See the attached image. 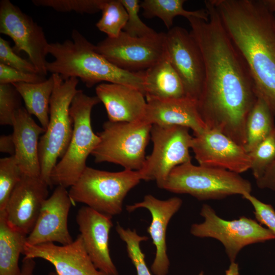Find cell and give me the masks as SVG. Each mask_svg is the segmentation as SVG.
I'll return each instance as SVG.
<instances>
[{
    "label": "cell",
    "mask_w": 275,
    "mask_h": 275,
    "mask_svg": "<svg viewBox=\"0 0 275 275\" xmlns=\"http://www.w3.org/2000/svg\"><path fill=\"white\" fill-rule=\"evenodd\" d=\"M204 4L208 20L187 19L205 64L198 111L208 129L221 132L244 148L246 120L258 98L254 82L214 6L210 0Z\"/></svg>",
    "instance_id": "1"
},
{
    "label": "cell",
    "mask_w": 275,
    "mask_h": 275,
    "mask_svg": "<svg viewBox=\"0 0 275 275\" xmlns=\"http://www.w3.org/2000/svg\"><path fill=\"white\" fill-rule=\"evenodd\" d=\"M253 78L257 98L275 116V15L262 0H211Z\"/></svg>",
    "instance_id": "2"
},
{
    "label": "cell",
    "mask_w": 275,
    "mask_h": 275,
    "mask_svg": "<svg viewBox=\"0 0 275 275\" xmlns=\"http://www.w3.org/2000/svg\"><path fill=\"white\" fill-rule=\"evenodd\" d=\"M71 38L49 43L48 53L54 60L47 62V72L59 74L64 80L77 78L89 88L104 81L126 85L144 94V71L130 72L114 65L96 52L95 45L76 29Z\"/></svg>",
    "instance_id": "3"
},
{
    "label": "cell",
    "mask_w": 275,
    "mask_h": 275,
    "mask_svg": "<svg viewBox=\"0 0 275 275\" xmlns=\"http://www.w3.org/2000/svg\"><path fill=\"white\" fill-rule=\"evenodd\" d=\"M100 102L97 96H88L81 90L74 96L70 107L72 134L65 154L51 172L52 186H72L87 167V159L100 141L92 129L91 120L93 107Z\"/></svg>",
    "instance_id": "4"
},
{
    "label": "cell",
    "mask_w": 275,
    "mask_h": 275,
    "mask_svg": "<svg viewBox=\"0 0 275 275\" xmlns=\"http://www.w3.org/2000/svg\"><path fill=\"white\" fill-rule=\"evenodd\" d=\"M54 88L49 104V120L39 143L40 177L52 186L51 172L65 154L71 141L73 121L70 115L72 101L78 91L79 79L71 77L64 80L58 74H52Z\"/></svg>",
    "instance_id": "5"
},
{
    "label": "cell",
    "mask_w": 275,
    "mask_h": 275,
    "mask_svg": "<svg viewBox=\"0 0 275 275\" xmlns=\"http://www.w3.org/2000/svg\"><path fill=\"white\" fill-rule=\"evenodd\" d=\"M162 189L188 194L199 200H216L251 193V183L239 174L226 170L193 164L191 161L175 167Z\"/></svg>",
    "instance_id": "6"
},
{
    "label": "cell",
    "mask_w": 275,
    "mask_h": 275,
    "mask_svg": "<svg viewBox=\"0 0 275 275\" xmlns=\"http://www.w3.org/2000/svg\"><path fill=\"white\" fill-rule=\"evenodd\" d=\"M142 180L139 171L111 172L87 167L68 193L73 205L84 203L113 216L121 213L126 196Z\"/></svg>",
    "instance_id": "7"
},
{
    "label": "cell",
    "mask_w": 275,
    "mask_h": 275,
    "mask_svg": "<svg viewBox=\"0 0 275 275\" xmlns=\"http://www.w3.org/2000/svg\"><path fill=\"white\" fill-rule=\"evenodd\" d=\"M152 126L141 121L105 122L103 130L97 133L99 142L91 153L95 162H111L125 170H140L146 160Z\"/></svg>",
    "instance_id": "8"
},
{
    "label": "cell",
    "mask_w": 275,
    "mask_h": 275,
    "mask_svg": "<svg viewBox=\"0 0 275 275\" xmlns=\"http://www.w3.org/2000/svg\"><path fill=\"white\" fill-rule=\"evenodd\" d=\"M200 215L202 223L194 224L190 232L200 238H212L221 242L231 262H235L245 246L275 239V236L256 220L244 216L229 221L219 217L209 205H203Z\"/></svg>",
    "instance_id": "9"
},
{
    "label": "cell",
    "mask_w": 275,
    "mask_h": 275,
    "mask_svg": "<svg viewBox=\"0 0 275 275\" xmlns=\"http://www.w3.org/2000/svg\"><path fill=\"white\" fill-rule=\"evenodd\" d=\"M189 128L181 126L152 125L153 149L139 170L142 180H155L162 188L170 172L177 166L191 161L193 137Z\"/></svg>",
    "instance_id": "10"
},
{
    "label": "cell",
    "mask_w": 275,
    "mask_h": 275,
    "mask_svg": "<svg viewBox=\"0 0 275 275\" xmlns=\"http://www.w3.org/2000/svg\"><path fill=\"white\" fill-rule=\"evenodd\" d=\"M95 49L121 69L143 72L166 56V33L136 38L122 31L117 38L107 37L98 42Z\"/></svg>",
    "instance_id": "11"
},
{
    "label": "cell",
    "mask_w": 275,
    "mask_h": 275,
    "mask_svg": "<svg viewBox=\"0 0 275 275\" xmlns=\"http://www.w3.org/2000/svg\"><path fill=\"white\" fill-rule=\"evenodd\" d=\"M0 33L12 39V48L17 54L25 52L38 74L46 76L49 43L43 30L9 0L0 1Z\"/></svg>",
    "instance_id": "12"
},
{
    "label": "cell",
    "mask_w": 275,
    "mask_h": 275,
    "mask_svg": "<svg viewBox=\"0 0 275 275\" xmlns=\"http://www.w3.org/2000/svg\"><path fill=\"white\" fill-rule=\"evenodd\" d=\"M169 59L180 76L186 96L198 100L205 79V64L196 41L184 28L174 26L166 33Z\"/></svg>",
    "instance_id": "13"
},
{
    "label": "cell",
    "mask_w": 275,
    "mask_h": 275,
    "mask_svg": "<svg viewBox=\"0 0 275 275\" xmlns=\"http://www.w3.org/2000/svg\"><path fill=\"white\" fill-rule=\"evenodd\" d=\"M194 135L191 149L199 164L239 174L251 169L249 154L221 132L208 128Z\"/></svg>",
    "instance_id": "14"
},
{
    "label": "cell",
    "mask_w": 275,
    "mask_h": 275,
    "mask_svg": "<svg viewBox=\"0 0 275 275\" xmlns=\"http://www.w3.org/2000/svg\"><path fill=\"white\" fill-rule=\"evenodd\" d=\"M49 187L40 176L23 174L4 210L10 225L28 235L35 225L44 202L48 198Z\"/></svg>",
    "instance_id": "15"
},
{
    "label": "cell",
    "mask_w": 275,
    "mask_h": 275,
    "mask_svg": "<svg viewBox=\"0 0 275 275\" xmlns=\"http://www.w3.org/2000/svg\"><path fill=\"white\" fill-rule=\"evenodd\" d=\"M72 205L66 188L57 186L51 196L44 202L26 242L36 245L56 242L66 245L73 242L68 228V217Z\"/></svg>",
    "instance_id": "16"
},
{
    "label": "cell",
    "mask_w": 275,
    "mask_h": 275,
    "mask_svg": "<svg viewBox=\"0 0 275 275\" xmlns=\"http://www.w3.org/2000/svg\"><path fill=\"white\" fill-rule=\"evenodd\" d=\"M112 219V216L87 206L81 207L76 216L85 249L96 267L104 275H118L109 249Z\"/></svg>",
    "instance_id": "17"
},
{
    "label": "cell",
    "mask_w": 275,
    "mask_h": 275,
    "mask_svg": "<svg viewBox=\"0 0 275 275\" xmlns=\"http://www.w3.org/2000/svg\"><path fill=\"white\" fill-rule=\"evenodd\" d=\"M22 254L25 258L48 261L58 275H104L92 262L80 234L66 245H58L53 242L31 245L26 242Z\"/></svg>",
    "instance_id": "18"
},
{
    "label": "cell",
    "mask_w": 275,
    "mask_h": 275,
    "mask_svg": "<svg viewBox=\"0 0 275 275\" xmlns=\"http://www.w3.org/2000/svg\"><path fill=\"white\" fill-rule=\"evenodd\" d=\"M182 200L174 197L167 200H159L151 195L145 196L142 201L127 205L131 212L139 208H146L151 213L152 219L147 232L156 248L155 256L151 266L154 275H167L170 261L167 254V229L169 222L181 208Z\"/></svg>",
    "instance_id": "19"
},
{
    "label": "cell",
    "mask_w": 275,
    "mask_h": 275,
    "mask_svg": "<svg viewBox=\"0 0 275 275\" xmlns=\"http://www.w3.org/2000/svg\"><path fill=\"white\" fill-rule=\"evenodd\" d=\"M146 100L145 111L139 121L151 125L183 126L191 129L194 135L208 129L200 115L196 100L187 97L168 100Z\"/></svg>",
    "instance_id": "20"
},
{
    "label": "cell",
    "mask_w": 275,
    "mask_h": 275,
    "mask_svg": "<svg viewBox=\"0 0 275 275\" xmlns=\"http://www.w3.org/2000/svg\"><path fill=\"white\" fill-rule=\"evenodd\" d=\"M12 126L15 146L14 156L18 165L23 174L40 176L39 143L40 135L46 130L34 121L23 106L16 112Z\"/></svg>",
    "instance_id": "21"
},
{
    "label": "cell",
    "mask_w": 275,
    "mask_h": 275,
    "mask_svg": "<svg viewBox=\"0 0 275 275\" xmlns=\"http://www.w3.org/2000/svg\"><path fill=\"white\" fill-rule=\"evenodd\" d=\"M95 92L105 106L108 121L134 122L142 119L147 101L140 90L124 85L108 82L98 85Z\"/></svg>",
    "instance_id": "22"
},
{
    "label": "cell",
    "mask_w": 275,
    "mask_h": 275,
    "mask_svg": "<svg viewBox=\"0 0 275 275\" xmlns=\"http://www.w3.org/2000/svg\"><path fill=\"white\" fill-rule=\"evenodd\" d=\"M144 90L146 98L168 100L186 97L183 82L168 53L144 72Z\"/></svg>",
    "instance_id": "23"
},
{
    "label": "cell",
    "mask_w": 275,
    "mask_h": 275,
    "mask_svg": "<svg viewBox=\"0 0 275 275\" xmlns=\"http://www.w3.org/2000/svg\"><path fill=\"white\" fill-rule=\"evenodd\" d=\"M28 235L8 223L5 211H0V275H19V258L23 252Z\"/></svg>",
    "instance_id": "24"
},
{
    "label": "cell",
    "mask_w": 275,
    "mask_h": 275,
    "mask_svg": "<svg viewBox=\"0 0 275 275\" xmlns=\"http://www.w3.org/2000/svg\"><path fill=\"white\" fill-rule=\"evenodd\" d=\"M15 87L30 115H34L41 126L45 130L49 120V104L54 88L52 75L44 81L39 83L16 82Z\"/></svg>",
    "instance_id": "25"
},
{
    "label": "cell",
    "mask_w": 275,
    "mask_h": 275,
    "mask_svg": "<svg viewBox=\"0 0 275 275\" xmlns=\"http://www.w3.org/2000/svg\"><path fill=\"white\" fill-rule=\"evenodd\" d=\"M185 0H144L140 6L143 15L147 18L157 17L164 23L168 29H171L175 17L182 16L187 19L191 17L208 20L209 14L205 9L187 11L183 8Z\"/></svg>",
    "instance_id": "26"
},
{
    "label": "cell",
    "mask_w": 275,
    "mask_h": 275,
    "mask_svg": "<svg viewBox=\"0 0 275 275\" xmlns=\"http://www.w3.org/2000/svg\"><path fill=\"white\" fill-rule=\"evenodd\" d=\"M274 115L266 103L258 98L246 122V144L249 153L263 141L274 128Z\"/></svg>",
    "instance_id": "27"
},
{
    "label": "cell",
    "mask_w": 275,
    "mask_h": 275,
    "mask_svg": "<svg viewBox=\"0 0 275 275\" xmlns=\"http://www.w3.org/2000/svg\"><path fill=\"white\" fill-rule=\"evenodd\" d=\"M102 16L96 26L107 37L119 36L128 19V14L120 0H105L101 9Z\"/></svg>",
    "instance_id": "28"
},
{
    "label": "cell",
    "mask_w": 275,
    "mask_h": 275,
    "mask_svg": "<svg viewBox=\"0 0 275 275\" xmlns=\"http://www.w3.org/2000/svg\"><path fill=\"white\" fill-rule=\"evenodd\" d=\"M116 230L121 239L126 245L128 257L134 265L137 275H152L145 261V256L141 248V243L147 241L148 237L141 236L135 230L125 229L117 224Z\"/></svg>",
    "instance_id": "29"
},
{
    "label": "cell",
    "mask_w": 275,
    "mask_h": 275,
    "mask_svg": "<svg viewBox=\"0 0 275 275\" xmlns=\"http://www.w3.org/2000/svg\"><path fill=\"white\" fill-rule=\"evenodd\" d=\"M23 174L14 156L0 159V211L4 210Z\"/></svg>",
    "instance_id": "30"
},
{
    "label": "cell",
    "mask_w": 275,
    "mask_h": 275,
    "mask_svg": "<svg viewBox=\"0 0 275 275\" xmlns=\"http://www.w3.org/2000/svg\"><path fill=\"white\" fill-rule=\"evenodd\" d=\"M249 154L251 159L250 169L257 180L275 160V126L270 134Z\"/></svg>",
    "instance_id": "31"
},
{
    "label": "cell",
    "mask_w": 275,
    "mask_h": 275,
    "mask_svg": "<svg viewBox=\"0 0 275 275\" xmlns=\"http://www.w3.org/2000/svg\"><path fill=\"white\" fill-rule=\"evenodd\" d=\"M105 0H32L36 6L51 8L56 11L94 14L101 11Z\"/></svg>",
    "instance_id": "32"
},
{
    "label": "cell",
    "mask_w": 275,
    "mask_h": 275,
    "mask_svg": "<svg viewBox=\"0 0 275 275\" xmlns=\"http://www.w3.org/2000/svg\"><path fill=\"white\" fill-rule=\"evenodd\" d=\"M21 99L12 84H0L1 125H13L16 112L22 107Z\"/></svg>",
    "instance_id": "33"
},
{
    "label": "cell",
    "mask_w": 275,
    "mask_h": 275,
    "mask_svg": "<svg viewBox=\"0 0 275 275\" xmlns=\"http://www.w3.org/2000/svg\"><path fill=\"white\" fill-rule=\"evenodd\" d=\"M128 14V19L124 31L132 37L141 38L154 35L157 33L145 24L139 16L141 8L139 0H120Z\"/></svg>",
    "instance_id": "34"
},
{
    "label": "cell",
    "mask_w": 275,
    "mask_h": 275,
    "mask_svg": "<svg viewBox=\"0 0 275 275\" xmlns=\"http://www.w3.org/2000/svg\"><path fill=\"white\" fill-rule=\"evenodd\" d=\"M0 63L25 73L38 74L34 65L18 55L9 42L2 37L0 38Z\"/></svg>",
    "instance_id": "35"
},
{
    "label": "cell",
    "mask_w": 275,
    "mask_h": 275,
    "mask_svg": "<svg viewBox=\"0 0 275 275\" xmlns=\"http://www.w3.org/2000/svg\"><path fill=\"white\" fill-rule=\"evenodd\" d=\"M242 197L253 207L256 221L261 225H264L275 236V210L273 206L260 201L251 193L245 194Z\"/></svg>",
    "instance_id": "36"
},
{
    "label": "cell",
    "mask_w": 275,
    "mask_h": 275,
    "mask_svg": "<svg viewBox=\"0 0 275 275\" xmlns=\"http://www.w3.org/2000/svg\"><path fill=\"white\" fill-rule=\"evenodd\" d=\"M46 79L45 76L39 74L25 73L0 63V84L39 83Z\"/></svg>",
    "instance_id": "37"
},
{
    "label": "cell",
    "mask_w": 275,
    "mask_h": 275,
    "mask_svg": "<svg viewBox=\"0 0 275 275\" xmlns=\"http://www.w3.org/2000/svg\"><path fill=\"white\" fill-rule=\"evenodd\" d=\"M256 182L259 188L275 191V160Z\"/></svg>",
    "instance_id": "38"
},
{
    "label": "cell",
    "mask_w": 275,
    "mask_h": 275,
    "mask_svg": "<svg viewBox=\"0 0 275 275\" xmlns=\"http://www.w3.org/2000/svg\"><path fill=\"white\" fill-rule=\"evenodd\" d=\"M0 151L14 156L15 146L13 134L2 135L0 136Z\"/></svg>",
    "instance_id": "39"
},
{
    "label": "cell",
    "mask_w": 275,
    "mask_h": 275,
    "mask_svg": "<svg viewBox=\"0 0 275 275\" xmlns=\"http://www.w3.org/2000/svg\"><path fill=\"white\" fill-rule=\"evenodd\" d=\"M36 266L35 259L24 257L21 266L19 275H34Z\"/></svg>",
    "instance_id": "40"
},
{
    "label": "cell",
    "mask_w": 275,
    "mask_h": 275,
    "mask_svg": "<svg viewBox=\"0 0 275 275\" xmlns=\"http://www.w3.org/2000/svg\"><path fill=\"white\" fill-rule=\"evenodd\" d=\"M225 275H240L239 272L238 265L235 262H231Z\"/></svg>",
    "instance_id": "41"
},
{
    "label": "cell",
    "mask_w": 275,
    "mask_h": 275,
    "mask_svg": "<svg viewBox=\"0 0 275 275\" xmlns=\"http://www.w3.org/2000/svg\"><path fill=\"white\" fill-rule=\"evenodd\" d=\"M267 9L272 13H275V0H262Z\"/></svg>",
    "instance_id": "42"
},
{
    "label": "cell",
    "mask_w": 275,
    "mask_h": 275,
    "mask_svg": "<svg viewBox=\"0 0 275 275\" xmlns=\"http://www.w3.org/2000/svg\"><path fill=\"white\" fill-rule=\"evenodd\" d=\"M48 275H58L56 272L51 271L50 272Z\"/></svg>",
    "instance_id": "43"
},
{
    "label": "cell",
    "mask_w": 275,
    "mask_h": 275,
    "mask_svg": "<svg viewBox=\"0 0 275 275\" xmlns=\"http://www.w3.org/2000/svg\"><path fill=\"white\" fill-rule=\"evenodd\" d=\"M199 275H204V272L202 271L199 274Z\"/></svg>",
    "instance_id": "44"
}]
</instances>
